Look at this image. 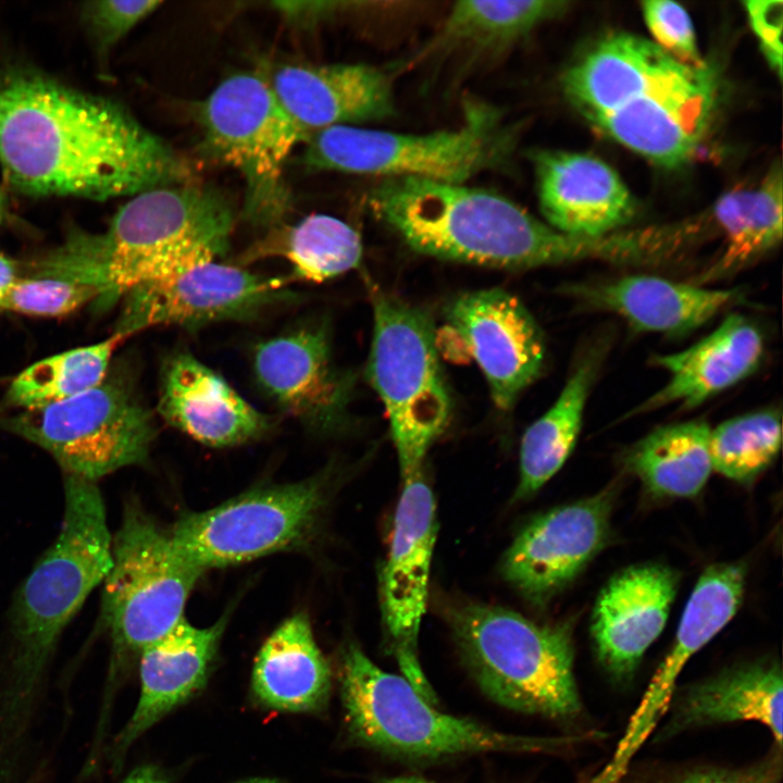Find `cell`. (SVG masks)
Masks as SVG:
<instances>
[{
  "label": "cell",
  "instance_id": "9",
  "mask_svg": "<svg viewBox=\"0 0 783 783\" xmlns=\"http://www.w3.org/2000/svg\"><path fill=\"white\" fill-rule=\"evenodd\" d=\"M198 113L206 151L244 178L245 217L257 226H276L290 204L284 178L287 159L309 135L288 115L269 82L249 73L224 79Z\"/></svg>",
  "mask_w": 783,
  "mask_h": 783
},
{
  "label": "cell",
  "instance_id": "6",
  "mask_svg": "<svg viewBox=\"0 0 783 783\" xmlns=\"http://www.w3.org/2000/svg\"><path fill=\"white\" fill-rule=\"evenodd\" d=\"M447 621L464 666L490 700L550 719L580 712L568 623L540 624L483 602L452 606Z\"/></svg>",
  "mask_w": 783,
  "mask_h": 783
},
{
  "label": "cell",
  "instance_id": "1",
  "mask_svg": "<svg viewBox=\"0 0 783 783\" xmlns=\"http://www.w3.org/2000/svg\"><path fill=\"white\" fill-rule=\"evenodd\" d=\"M0 169L24 195L92 200L191 176L187 161L122 104L26 69L0 72Z\"/></svg>",
  "mask_w": 783,
  "mask_h": 783
},
{
  "label": "cell",
  "instance_id": "18",
  "mask_svg": "<svg viewBox=\"0 0 783 783\" xmlns=\"http://www.w3.org/2000/svg\"><path fill=\"white\" fill-rule=\"evenodd\" d=\"M718 77L707 64L694 77L587 122L650 162L674 169L696 153L713 120Z\"/></svg>",
  "mask_w": 783,
  "mask_h": 783
},
{
  "label": "cell",
  "instance_id": "3",
  "mask_svg": "<svg viewBox=\"0 0 783 783\" xmlns=\"http://www.w3.org/2000/svg\"><path fill=\"white\" fill-rule=\"evenodd\" d=\"M370 204L415 252L500 269L596 260L592 237L562 234L502 195L419 177L383 178Z\"/></svg>",
  "mask_w": 783,
  "mask_h": 783
},
{
  "label": "cell",
  "instance_id": "38",
  "mask_svg": "<svg viewBox=\"0 0 783 783\" xmlns=\"http://www.w3.org/2000/svg\"><path fill=\"white\" fill-rule=\"evenodd\" d=\"M160 4L154 0L88 1L80 9V17L98 50L107 52Z\"/></svg>",
  "mask_w": 783,
  "mask_h": 783
},
{
  "label": "cell",
  "instance_id": "36",
  "mask_svg": "<svg viewBox=\"0 0 783 783\" xmlns=\"http://www.w3.org/2000/svg\"><path fill=\"white\" fill-rule=\"evenodd\" d=\"M98 290L73 279L38 275L18 278L0 302L1 311L28 315L59 316L98 299Z\"/></svg>",
  "mask_w": 783,
  "mask_h": 783
},
{
  "label": "cell",
  "instance_id": "23",
  "mask_svg": "<svg viewBox=\"0 0 783 783\" xmlns=\"http://www.w3.org/2000/svg\"><path fill=\"white\" fill-rule=\"evenodd\" d=\"M226 623L227 614L207 627L184 618L140 651L139 699L111 748L114 767L139 736L206 686Z\"/></svg>",
  "mask_w": 783,
  "mask_h": 783
},
{
  "label": "cell",
  "instance_id": "28",
  "mask_svg": "<svg viewBox=\"0 0 783 783\" xmlns=\"http://www.w3.org/2000/svg\"><path fill=\"white\" fill-rule=\"evenodd\" d=\"M783 683L780 666L755 662L724 671L688 687L675 705L666 732L733 722L757 721L782 745Z\"/></svg>",
  "mask_w": 783,
  "mask_h": 783
},
{
  "label": "cell",
  "instance_id": "45",
  "mask_svg": "<svg viewBox=\"0 0 783 783\" xmlns=\"http://www.w3.org/2000/svg\"><path fill=\"white\" fill-rule=\"evenodd\" d=\"M9 214V200L5 190L0 185V225L7 220Z\"/></svg>",
  "mask_w": 783,
  "mask_h": 783
},
{
  "label": "cell",
  "instance_id": "25",
  "mask_svg": "<svg viewBox=\"0 0 783 783\" xmlns=\"http://www.w3.org/2000/svg\"><path fill=\"white\" fill-rule=\"evenodd\" d=\"M763 350V337L758 327L744 315L730 314L693 346L654 357V363L669 373V381L629 417L671 403L687 409L697 407L755 372Z\"/></svg>",
  "mask_w": 783,
  "mask_h": 783
},
{
  "label": "cell",
  "instance_id": "42",
  "mask_svg": "<svg viewBox=\"0 0 783 783\" xmlns=\"http://www.w3.org/2000/svg\"><path fill=\"white\" fill-rule=\"evenodd\" d=\"M121 783H170V779L159 767L146 765L134 769Z\"/></svg>",
  "mask_w": 783,
  "mask_h": 783
},
{
  "label": "cell",
  "instance_id": "2",
  "mask_svg": "<svg viewBox=\"0 0 783 783\" xmlns=\"http://www.w3.org/2000/svg\"><path fill=\"white\" fill-rule=\"evenodd\" d=\"M231 206L210 188L175 185L126 201L104 233L71 232L40 263L49 275L94 286L108 306L135 287L217 260L228 249Z\"/></svg>",
  "mask_w": 783,
  "mask_h": 783
},
{
  "label": "cell",
  "instance_id": "30",
  "mask_svg": "<svg viewBox=\"0 0 783 783\" xmlns=\"http://www.w3.org/2000/svg\"><path fill=\"white\" fill-rule=\"evenodd\" d=\"M591 350L569 376L554 405L525 431L520 448V476L514 499L539 490L563 465L579 437L585 405L600 364Z\"/></svg>",
  "mask_w": 783,
  "mask_h": 783
},
{
  "label": "cell",
  "instance_id": "7",
  "mask_svg": "<svg viewBox=\"0 0 783 783\" xmlns=\"http://www.w3.org/2000/svg\"><path fill=\"white\" fill-rule=\"evenodd\" d=\"M517 133L497 107L469 99L458 128L406 134L331 126L308 136L303 157L312 170L465 184L484 171L507 165Z\"/></svg>",
  "mask_w": 783,
  "mask_h": 783
},
{
  "label": "cell",
  "instance_id": "34",
  "mask_svg": "<svg viewBox=\"0 0 783 783\" xmlns=\"http://www.w3.org/2000/svg\"><path fill=\"white\" fill-rule=\"evenodd\" d=\"M128 336L116 332L100 343L42 359L11 382L5 400L24 410L63 401L99 385L115 348Z\"/></svg>",
  "mask_w": 783,
  "mask_h": 783
},
{
  "label": "cell",
  "instance_id": "32",
  "mask_svg": "<svg viewBox=\"0 0 783 783\" xmlns=\"http://www.w3.org/2000/svg\"><path fill=\"white\" fill-rule=\"evenodd\" d=\"M279 257L291 266L287 282L323 283L359 268L362 243L348 223L332 215L311 214L276 228L253 245L241 262Z\"/></svg>",
  "mask_w": 783,
  "mask_h": 783
},
{
  "label": "cell",
  "instance_id": "5",
  "mask_svg": "<svg viewBox=\"0 0 783 783\" xmlns=\"http://www.w3.org/2000/svg\"><path fill=\"white\" fill-rule=\"evenodd\" d=\"M344 723L357 746L408 761L435 762L484 753H542L559 738L505 733L439 711L402 676L376 666L355 643L338 668Z\"/></svg>",
  "mask_w": 783,
  "mask_h": 783
},
{
  "label": "cell",
  "instance_id": "10",
  "mask_svg": "<svg viewBox=\"0 0 783 783\" xmlns=\"http://www.w3.org/2000/svg\"><path fill=\"white\" fill-rule=\"evenodd\" d=\"M0 427L48 451L65 475L90 482L145 463L156 437L130 381L113 372L77 396L0 418Z\"/></svg>",
  "mask_w": 783,
  "mask_h": 783
},
{
  "label": "cell",
  "instance_id": "37",
  "mask_svg": "<svg viewBox=\"0 0 783 783\" xmlns=\"http://www.w3.org/2000/svg\"><path fill=\"white\" fill-rule=\"evenodd\" d=\"M644 21L654 42L676 61L692 67L707 64L700 55L693 23L680 4L667 0L642 2Z\"/></svg>",
  "mask_w": 783,
  "mask_h": 783
},
{
  "label": "cell",
  "instance_id": "44",
  "mask_svg": "<svg viewBox=\"0 0 783 783\" xmlns=\"http://www.w3.org/2000/svg\"><path fill=\"white\" fill-rule=\"evenodd\" d=\"M375 783H433L424 778L417 775H399V776H382L375 780Z\"/></svg>",
  "mask_w": 783,
  "mask_h": 783
},
{
  "label": "cell",
  "instance_id": "12",
  "mask_svg": "<svg viewBox=\"0 0 783 783\" xmlns=\"http://www.w3.org/2000/svg\"><path fill=\"white\" fill-rule=\"evenodd\" d=\"M323 474L250 489L199 512L183 513L170 535L203 573L307 544L328 498Z\"/></svg>",
  "mask_w": 783,
  "mask_h": 783
},
{
  "label": "cell",
  "instance_id": "31",
  "mask_svg": "<svg viewBox=\"0 0 783 783\" xmlns=\"http://www.w3.org/2000/svg\"><path fill=\"white\" fill-rule=\"evenodd\" d=\"M710 430L704 420L658 427L627 450L624 467L655 496L695 497L713 471Z\"/></svg>",
  "mask_w": 783,
  "mask_h": 783
},
{
  "label": "cell",
  "instance_id": "13",
  "mask_svg": "<svg viewBox=\"0 0 783 783\" xmlns=\"http://www.w3.org/2000/svg\"><path fill=\"white\" fill-rule=\"evenodd\" d=\"M436 535V502L421 472L403 481L381 573V604L384 629L402 678L434 705L437 696L420 664L418 639L426 609Z\"/></svg>",
  "mask_w": 783,
  "mask_h": 783
},
{
  "label": "cell",
  "instance_id": "33",
  "mask_svg": "<svg viewBox=\"0 0 783 783\" xmlns=\"http://www.w3.org/2000/svg\"><path fill=\"white\" fill-rule=\"evenodd\" d=\"M567 1H457L432 46L475 53L500 52L562 14Z\"/></svg>",
  "mask_w": 783,
  "mask_h": 783
},
{
  "label": "cell",
  "instance_id": "24",
  "mask_svg": "<svg viewBox=\"0 0 783 783\" xmlns=\"http://www.w3.org/2000/svg\"><path fill=\"white\" fill-rule=\"evenodd\" d=\"M158 411L173 427L212 447L246 444L271 428L266 415L187 352L174 353L163 363Z\"/></svg>",
  "mask_w": 783,
  "mask_h": 783
},
{
  "label": "cell",
  "instance_id": "16",
  "mask_svg": "<svg viewBox=\"0 0 783 783\" xmlns=\"http://www.w3.org/2000/svg\"><path fill=\"white\" fill-rule=\"evenodd\" d=\"M445 319L481 368L495 406L509 410L545 366L546 344L536 320L501 288L460 294L446 306Z\"/></svg>",
  "mask_w": 783,
  "mask_h": 783
},
{
  "label": "cell",
  "instance_id": "19",
  "mask_svg": "<svg viewBox=\"0 0 783 783\" xmlns=\"http://www.w3.org/2000/svg\"><path fill=\"white\" fill-rule=\"evenodd\" d=\"M699 69L676 61L651 40L616 32L581 52L560 84L568 102L587 121L688 79Z\"/></svg>",
  "mask_w": 783,
  "mask_h": 783
},
{
  "label": "cell",
  "instance_id": "21",
  "mask_svg": "<svg viewBox=\"0 0 783 783\" xmlns=\"http://www.w3.org/2000/svg\"><path fill=\"white\" fill-rule=\"evenodd\" d=\"M679 586L666 566L629 567L600 591L591 620L597 657L617 680L631 676L647 648L662 632Z\"/></svg>",
  "mask_w": 783,
  "mask_h": 783
},
{
  "label": "cell",
  "instance_id": "46",
  "mask_svg": "<svg viewBox=\"0 0 783 783\" xmlns=\"http://www.w3.org/2000/svg\"><path fill=\"white\" fill-rule=\"evenodd\" d=\"M237 783H282V782L276 781V780H272V779H261V778H258V779H249V780L240 781V782H237Z\"/></svg>",
  "mask_w": 783,
  "mask_h": 783
},
{
  "label": "cell",
  "instance_id": "11",
  "mask_svg": "<svg viewBox=\"0 0 783 783\" xmlns=\"http://www.w3.org/2000/svg\"><path fill=\"white\" fill-rule=\"evenodd\" d=\"M202 574L178 552L170 531L138 505H126L112 537L101 608L114 656L140 654L184 619L189 594Z\"/></svg>",
  "mask_w": 783,
  "mask_h": 783
},
{
  "label": "cell",
  "instance_id": "4",
  "mask_svg": "<svg viewBox=\"0 0 783 783\" xmlns=\"http://www.w3.org/2000/svg\"><path fill=\"white\" fill-rule=\"evenodd\" d=\"M64 496L59 535L11 610L12 654L0 688V739L7 743L26 725L61 634L112 566V536L96 482L64 474Z\"/></svg>",
  "mask_w": 783,
  "mask_h": 783
},
{
  "label": "cell",
  "instance_id": "39",
  "mask_svg": "<svg viewBox=\"0 0 783 783\" xmlns=\"http://www.w3.org/2000/svg\"><path fill=\"white\" fill-rule=\"evenodd\" d=\"M744 9L767 63L781 79L783 1L747 0Z\"/></svg>",
  "mask_w": 783,
  "mask_h": 783
},
{
  "label": "cell",
  "instance_id": "41",
  "mask_svg": "<svg viewBox=\"0 0 783 783\" xmlns=\"http://www.w3.org/2000/svg\"><path fill=\"white\" fill-rule=\"evenodd\" d=\"M286 17L294 22H313L337 11L340 2H275Z\"/></svg>",
  "mask_w": 783,
  "mask_h": 783
},
{
  "label": "cell",
  "instance_id": "8",
  "mask_svg": "<svg viewBox=\"0 0 783 783\" xmlns=\"http://www.w3.org/2000/svg\"><path fill=\"white\" fill-rule=\"evenodd\" d=\"M373 335L368 378L388 420L402 481L423 472L452 410L436 332L421 308L372 288Z\"/></svg>",
  "mask_w": 783,
  "mask_h": 783
},
{
  "label": "cell",
  "instance_id": "29",
  "mask_svg": "<svg viewBox=\"0 0 783 783\" xmlns=\"http://www.w3.org/2000/svg\"><path fill=\"white\" fill-rule=\"evenodd\" d=\"M782 167L772 165L754 187L721 196L709 210L723 235L720 256L689 283L700 285L729 277L755 263L782 240Z\"/></svg>",
  "mask_w": 783,
  "mask_h": 783
},
{
  "label": "cell",
  "instance_id": "20",
  "mask_svg": "<svg viewBox=\"0 0 783 783\" xmlns=\"http://www.w3.org/2000/svg\"><path fill=\"white\" fill-rule=\"evenodd\" d=\"M532 160L539 209L554 229L576 237H600L634 219L637 207L632 192L601 159L539 150Z\"/></svg>",
  "mask_w": 783,
  "mask_h": 783
},
{
  "label": "cell",
  "instance_id": "43",
  "mask_svg": "<svg viewBox=\"0 0 783 783\" xmlns=\"http://www.w3.org/2000/svg\"><path fill=\"white\" fill-rule=\"evenodd\" d=\"M18 278L15 262L0 252V302Z\"/></svg>",
  "mask_w": 783,
  "mask_h": 783
},
{
  "label": "cell",
  "instance_id": "15",
  "mask_svg": "<svg viewBox=\"0 0 783 783\" xmlns=\"http://www.w3.org/2000/svg\"><path fill=\"white\" fill-rule=\"evenodd\" d=\"M613 499L606 488L536 515L507 549L504 579L531 604L546 605L606 546Z\"/></svg>",
  "mask_w": 783,
  "mask_h": 783
},
{
  "label": "cell",
  "instance_id": "35",
  "mask_svg": "<svg viewBox=\"0 0 783 783\" xmlns=\"http://www.w3.org/2000/svg\"><path fill=\"white\" fill-rule=\"evenodd\" d=\"M781 440L779 411L762 410L726 420L710 430L712 470L749 485L774 461Z\"/></svg>",
  "mask_w": 783,
  "mask_h": 783
},
{
  "label": "cell",
  "instance_id": "26",
  "mask_svg": "<svg viewBox=\"0 0 783 783\" xmlns=\"http://www.w3.org/2000/svg\"><path fill=\"white\" fill-rule=\"evenodd\" d=\"M587 304L622 316L634 330L685 335L741 299L739 289H711L693 283L636 274L573 287Z\"/></svg>",
  "mask_w": 783,
  "mask_h": 783
},
{
  "label": "cell",
  "instance_id": "22",
  "mask_svg": "<svg viewBox=\"0 0 783 783\" xmlns=\"http://www.w3.org/2000/svg\"><path fill=\"white\" fill-rule=\"evenodd\" d=\"M268 82L308 135L331 126L384 120L395 112L391 76L374 65H285Z\"/></svg>",
  "mask_w": 783,
  "mask_h": 783
},
{
  "label": "cell",
  "instance_id": "40",
  "mask_svg": "<svg viewBox=\"0 0 783 783\" xmlns=\"http://www.w3.org/2000/svg\"><path fill=\"white\" fill-rule=\"evenodd\" d=\"M778 774L774 766L745 771L695 770L662 783H778Z\"/></svg>",
  "mask_w": 783,
  "mask_h": 783
},
{
  "label": "cell",
  "instance_id": "27",
  "mask_svg": "<svg viewBox=\"0 0 783 783\" xmlns=\"http://www.w3.org/2000/svg\"><path fill=\"white\" fill-rule=\"evenodd\" d=\"M251 691L259 704L278 711L320 713L327 708L332 670L306 613L286 619L263 643Z\"/></svg>",
  "mask_w": 783,
  "mask_h": 783
},
{
  "label": "cell",
  "instance_id": "14",
  "mask_svg": "<svg viewBox=\"0 0 783 783\" xmlns=\"http://www.w3.org/2000/svg\"><path fill=\"white\" fill-rule=\"evenodd\" d=\"M287 283L217 260L202 262L127 293L117 332L129 336L151 326L197 328L246 320L293 299Z\"/></svg>",
  "mask_w": 783,
  "mask_h": 783
},
{
  "label": "cell",
  "instance_id": "17",
  "mask_svg": "<svg viewBox=\"0 0 783 783\" xmlns=\"http://www.w3.org/2000/svg\"><path fill=\"white\" fill-rule=\"evenodd\" d=\"M253 371L286 413L321 433L341 430L355 377L334 362L327 328L309 324L259 343Z\"/></svg>",
  "mask_w": 783,
  "mask_h": 783
}]
</instances>
